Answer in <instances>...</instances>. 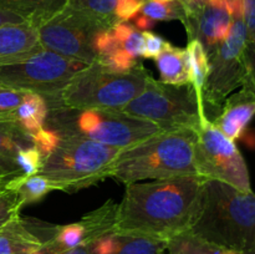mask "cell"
<instances>
[{
    "instance_id": "1",
    "label": "cell",
    "mask_w": 255,
    "mask_h": 254,
    "mask_svg": "<svg viewBox=\"0 0 255 254\" xmlns=\"http://www.w3.org/2000/svg\"><path fill=\"white\" fill-rule=\"evenodd\" d=\"M199 174L154 179L126 186L117 203L115 232L168 239L192 228L201 207L204 183Z\"/></svg>"
},
{
    "instance_id": "2",
    "label": "cell",
    "mask_w": 255,
    "mask_h": 254,
    "mask_svg": "<svg viewBox=\"0 0 255 254\" xmlns=\"http://www.w3.org/2000/svg\"><path fill=\"white\" fill-rule=\"evenodd\" d=\"M196 136V131L191 128L163 129L121 149L112 162L109 178L127 186L143 179L197 174L194 167Z\"/></svg>"
},
{
    "instance_id": "3",
    "label": "cell",
    "mask_w": 255,
    "mask_h": 254,
    "mask_svg": "<svg viewBox=\"0 0 255 254\" xmlns=\"http://www.w3.org/2000/svg\"><path fill=\"white\" fill-rule=\"evenodd\" d=\"M192 233L224 248H255V193L207 179Z\"/></svg>"
},
{
    "instance_id": "4",
    "label": "cell",
    "mask_w": 255,
    "mask_h": 254,
    "mask_svg": "<svg viewBox=\"0 0 255 254\" xmlns=\"http://www.w3.org/2000/svg\"><path fill=\"white\" fill-rule=\"evenodd\" d=\"M121 149L75 134H61L56 146L42 156L37 174L54 191L76 193L109 178L110 168Z\"/></svg>"
},
{
    "instance_id": "5",
    "label": "cell",
    "mask_w": 255,
    "mask_h": 254,
    "mask_svg": "<svg viewBox=\"0 0 255 254\" xmlns=\"http://www.w3.org/2000/svg\"><path fill=\"white\" fill-rule=\"evenodd\" d=\"M45 127L60 134L81 136L117 149L133 146L164 129L121 110H71L64 106L50 109Z\"/></svg>"
},
{
    "instance_id": "6",
    "label": "cell",
    "mask_w": 255,
    "mask_h": 254,
    "mask_svg": "<svg viewBox=\"0 0 255 254\" xmlns=\"http://www.w3.org/2000/svg\"><path fill=\"white\" fill-rule=\"evenodd\" d=\"M149 77L141 62L129 71L117 72L95 61L67 82L60 104L71 110H122L143 91Z\"/></svg>"
},
{
    "instance_id": "7",
    "label": "cell",
    "mask_w": 255,
    "mask_h": 254,
    "mask_svg": "<svg viewBox=\"0 0 255 254\" xmlns=\"http://www.w3.org/2000/svg\"><path fill=\"white\" fill-rule=\"evenodd\" d=\"M232 12L228 36L209 55V71L203 90L204 111L208 121L219 114L228 95L243 86L248 75L246 59L247 27L243 0H226Z\"/></svg>"
},
{
    "instance_id": "8",
    "label": "cell",
    "mask_w": 255,
    "mask_h": 254,
    "mask_svg": "<svg viewBox=\"0 0 255 254\" xmlns=\"http://www.w3.org/2000/svg\"><path fill=\"white\" fill-rule=\"evenodd\" d=\"M121 111L153 122L164 129L198 131L208 122L191 84L169 85L153 77H149L143 91Z\"/></svg>"
},
{
    "instance_id": "9",
    "label": "cell",
    "mask_w": 255,
    "mask_h": 254,
    "mask_svg": "<svg viewBox=\"0 0 255 254\" xmlns=\"http://www.w3.org/2000/svg\"><path fill=\"white\" fill-rule=\"evenodd\" d=\"M86 62L41 49L26 59L0 65V84L44 97L49 109L60 107V95Z\"/></svg>"
},
{
    "instance_id": "10",
    "label": "cell",
    "mask_w": 255,
    "mask_h": 254,
    "mask_svg": "<svg viewBox=\"0 0 255 254\" xmlns=\"http://www.w3.org/2000/svg\"><path fill=\"white\" fill-rule=\"evenodd\" d=\"M194 167L204 179L221 181L242 192H252L248 167L243 154L211 121L196 131Z\"/></svg>"
},
{
    "instance_id": "11",
    "label": "cell",
    "mask_w": 255,
    "mask_h": 254,
    "mask_svg": "<svg viewBox=\"0 0 255 254\" xmlns=\"http://www.w3.org/2000/svg\"><path fill=\"white\" fill-rule=\"evenodd\" d=\"M36 30L42 49L69 59L92 64L97 57L95 47L97 35L109 29H105L99 22L65 6Z\"/></svg>"
},
{
    "instance_id": "12",
    "label": "cell",
    "mask_w": 255,
    "mask_h": 254,
    "mask_svg": "<svg viewBox=\"0 0 255 254\" xmlns=\"http://www.w3.org/2000/svg\"><path fill=\"white\" fill-rule=\"evenodd\" d=\"M182 24L189 40H198L209 56L228 36L232 12L226 0H214L186 11Z\"/></svg>"
},
{
    "instance_id": "13",
    "label": "cell",
    "mask_w": 255,
    "mask_h": 254,
    "mask_svg": "<svg viewBox=\"0 0 255 254\" xmlns=\"http://www.w3.org/2000/svg\"><path fill=\"white\" fill-rule=\"evenodd\" d=\"M255 115V90L243 85L241 91L227 97L216 119L211 121L229 139L243 136L246 127Z\"/></svg>"
},
{
    "instance_id": "14",
    "label": "cell",
    "mask_w": 255,
    "mask_h": 254,
    "mask_svg": "<svg viewBox=\"0 0 255 254\" xmlns=\"http://www.w3.org/2000/svg\"><path fill=\"white\" fill-rule=\"evenodd\" d=\"M87 246L91 254H164L167 241L127 232H112Z\"/></svg>"
},
{
    "instance_id": "15",
    "label": "cell",
    "mask_w": 255,
    "mask_h": 254,
    "mask_svg": "<svg viewBox=\"0 0 255 254\" xmlns=\"http://www.w3.org/2000/svg\"><path fill=\"white\" fill-rule=\"evenodd\" d=\"M41 49L37 30L27 22L0 26V65L26 59Z\"/></svg>"
},
{
    "instance_id": "16",
    "label": "cell",
    "mask_w": 255,
    "mask_h": 254,
    "mask_svg": "<svg viewBox=\"0 0 255 254\" xmlns=\"http://www.w3.org/2000/svg\"><path fill=\"white\" fill-rule=\"evenodd\" d=\"M42 246L41 239L21 217L0 228V254H32Z\"/></svg>"
},
{
    "instance_id": "17",
    "label": "cell",
    "mask_w": 255,
    "mask_h": 254,
    "mask_svg": "<svg viewBox=\"0 0 255 254\" xmlns=\"http://www.w3.org/2000/svg\"><path fill=\"white\" fill-rule=\"evenodd\" d=\"M67 0H0V9L21 17L35 29L61 11Z\"/></svg>"
},
{
    "instance_id": "18",
    "label": "cell",
    "mask_w": 255,
    "mask_h": 254,
    "mask_svg": "<svg viewBox=\"0 0 255 254\" xmlns=\"http://www.w3.org/2000/svg\"><path fill=\"white\" fill-rule=\"evenodd\" d=\"M159 81L169 85H184L189 82V66L187 50L167 44L163 51L156 57Z\"/></svg>"
},
{
    "instance_id": "19",
    "label": "cell",
    "mask_w": 255,
    "mask_h": 254,
    "mask_svg": "<svg viewBox=\"0 0 255 254\" xmlns=\"http://www.w3.org/2000/svg\"><path fill=\"white\" fill-rule=\"evenodd\" d=\"M49 104L42 96L26 92L25 99L12 116V121L19 124L30 134L44 128L49 116Z\"/></svg>"
},
{
    "instance_id": "20",
    "label": "cell",
    "mask_w": 255,
    "mask_h": 254,
    "mask_svg": "<svg viewBox=\"0 0 255 254\" xmlns=\"http://www.w3.org/2000/svg\"><path fill=\"white\" fill-rule=\"evenodd\" d=\"M164 254H242V252L211 243L187 231L167 241Z\"/></svg>"
},
{
    "instance_id": "21",
    "label": "cell",
    "mask_w": 255,
    "mask_h": 254,
    "mask_svg": "<svg viewBox=\"0 0 255 254\" xmlns=\"http://www.w3.org/2000/svg\"><path fill=\"white\" fill-rule=\"evenodd\" d=\"M116 209L117 203L107 201L104 206L90 212L81 219V223L84 224L85 232H86V238H85L86 246L99 239L100 237L115 232Z\"/></svg>"
},
{
    "instance_id": "22",
    "label": "cell",
    "mask_w": 255,
    "mask_h": 254,
    "mask_svg": "<svg viewBox=\"0 0 255 254\" xmlns=\"http://www.w3.org/2000/svg\"><path fill=\"white\" fill-rule=\"evenodd\" d=\"M186 50L187 55H188L189 82L193 86L197 95V99H198L199 104H201L202 109L204 111L203 90L209 71L208 55H207L203 45L198 40H189ZM204 114H206V111H204Z\"/></svg>"
},
{
    "instance_id": "23",
    "label": "cell",
    "mask_w": 255,
    "mask_h": 254,
    "mask_svg": "<svg viewBox=\"0 0 255 254\" xmlns=\"http://www.w3.org/2000/svg\"><path fill=\"white\" fill-rule=\"evenodd\" d=\"M35 146L34 138L19 124L0 121V157L14 161L16 154L25 148ZM15 162V161H14Z\"/></svg>"
},
{
    "instance_id": "24",
    "label": "cell",
    "mask_w": 255,
    "mask_h": 254,
    "mask_svg": "<svg viewBox=\"0 0 255 254\" xmlns=\"http://www.w3.org/2000/svg\"><path fill=\"white\" fill-rule=\"evenodd\" d=\"M117 2L119 0H67L66 6L99 22L105 29H111L119 22Z\"/></svg>"
},
{
    "instance_id": "25",
    "label": "cell",
    "mask_w": 255,
    "mask_h": 254,
    "mask_svg": "<svg viewBox=\"0 0 255 254\" xmlns=\"http://www.w3.org/2000/svg\"><path fill=\"white\" fill-rule=\"evenodd\" d=\"M7 187H9V189H12L19 194L24 206L40 201L49 192L54 191V187L51 186V183L37 173L31 174V176L21 174V176L11 179L7 183Z\"/></svg>"
},
{
    "instance_id": "26",
    "label": "cell",
    "mask_w": 255,
    "mask_h": 254,
    "mask_svg": "<svg viewBox=\"0 0 255 254\" xmlns=\"http://www.w3.org/2000/svg\"><path fill=\"white\" fill-rule=\"evenodd\" d=\"M86 232L81 221L67 226L55 227L51 238L45 242L42 248L50 252H62L67 249L76 248L85 244Z\"/></svg>"
},
{
    "instance_id": "27",
    "label": "cell",
    "mask_w": 255,
    "mask_h": 254,
    "mask_svg": "<svg viewBox=\"0 0 255 254\" xmlns=\"http://www.w3.org/2000/svg\"><path fill=\"white\" fill-rule=\"evenodd\" d=\"M139 15L147 17L152 22L168 21V20H179L182 22L186 17V9L179 0H169V1L147 0L139 11Z\"/></svg>"
},
{
    "instance_id": "28",
    "label": "cell",
    "mask_w": 255,
    "mask_h": 254,
    "mask_svg": "<svg viewBox=\"0 0 255 254\" xmlns=\"http://www.w3.org/2000/svg\"><path fill=\"white\" fill-rule=\"evenodd\" d=\"M244 21L247 27L246 59L248 75L244 84L255 90V0H243Z\"/></svg>"
},
{
    "instance_id": "29",
    "label": "cell",
    "mask_w": 255,
    "mask_h": 254,
    "mask_svg": "<svg viewBox=\"0 0 255 254\" xmlns=\"http://www.w3.org/2000/svg\"><path fill=\"white\" fill-rule=\"evenodd\" d=\"M25 95L26 91L0 84V121H12V116L25 99Z\"/></svg>"
},
{
    "instance_id": "30",
    "label": "cell",
    "mask_w": 255,
    "mask_h": 254,
    "mask_svg": "<svg viewBox=\"0 0 255 254\" xmlns=\"http://www.w3.org/2000/svg\"><path fill=\"white\" fill-rule=\"evenodd\" d=\"M22 207V199L12 189H7L6 192L0 194V228L9 222L19 218Z\"/></svg>"
},
{
    "instance_id": "31",
    "label": "cell",
    "mask_w": 255,
    "mask_h": 254,
    "mask_svg": "<svg viewBox=\"0 0 255 254\" xmlns=\"http://www.w3.org/2000/svg\"><path fill=\"white\" fill-rule=\"evenodd\" d=\"M15 163L25 176L36 174L41 167L42 153L36 147H30L20 151L15 157Z\"/></svg>"
},
{
    "instance_id": "32",
    "label": "cell",
    "mask_w": 255,
    "mask_h": 254,
    "mask_svg": "<svg viewBox=\"0 0 255 254\" xmlns=\"http://www.w3.org/2000/svg\"><path fill=\"white\" fill-rule=\"evenodd\" d=\"M147 0H119L116 7V19L119 22H128L141 11Z\"/></svg>"
},
{
    "instance_id": "33",
    "label": "cell",
    "mask_w": 255,
    "mask_h": 254,
    "mask_svg": "<svg viewBox=\"0 0 255 254\" xmlns=\"http://www.w3.org/2000/svg\"><path fill=\"white\" fill-rule=\"evenodd\" d=\"M144 37V47H143V59H156L159 54L164 50L167 46L168 41L161 37L159 35L154 34V32L144 30L143 31Z\"/></svg>"
},
{
    "instance_id": "34",
    "label": "cell",
    "mask_w": 255,
    "mask_h": 254,
    "mask_svg": "<svg viewBox=\"0 0 255 254\" xmlns=\"http://www.w3.org/2000/svg\"><path fill=\"white\" fill-rule=\"evenodd\" d=\"M19 174H22V172L20 171L14 161L0 157V177L19 176Z\"/></svg>"
},
{
    "instance_id": "35",
    "label": "cell",
    "mask_w": 255,
    "mask_h": 254,
    "mask_svg": "<svg viewBox=\"0 0 255 254\" xmlns=\"http://www.w3.org/2000/svg\"><path fill=\"white\" fill-rule=\"evenodd\" d=\"M20 22L25 21L21 17L17 16V15L12 14V12L10 11H6V10L4 9H0V26L6 24H20Z\"/></svg>"
},
{
    "instance_id": "36",
    "label": "cell",
    "mask_w": 255,
    "mask_h": 254,
    "mask_svg": "<svg viewBox=\"0 0 255 254\" xmlns=\"http://www.w3.org/2000/svg\"><path fill=\"white\" fill-rule=\"evenodd\" d=\"M40 251H41L42 254H91L89 251V246H86V244H82V246L76 247V248H71L62 252H50L44 248H41Z\"/></svg>"
},
{
    "instance_id": "37",
    "label": "cell",
    "mask_w": 255,
    "mask_h": 254,
    "mask_svg": "<svg viewBox=\"0 0 255 254\" xmlns=\"http://www.w3.org/2000/svg\"><path fill=\"white\" fill-rule=\"evenodd\" d=\"M211 1H214V0H191V1L184 6V9H186V11H188V10L199 6V5L207 4V2H211Z\"/></svg>"
},
{
    "instance_id": "38",
    "label": "cell",
    "mask_w": 255,
    "mask_h": 254,
    "mask_svg": "<svg viewBox=\"0 0 255 254\" xmlns=\"http://www.w3.org/2000/svg\"><path fill=\"white\" fill-rule=\"evenodd\" d=\"M242 254H255V248H251V249H247V251L242 252Z\"/></svg>"
},
{
    "instance_id": "39",
    "label": "cell",
    "mask_w": 255,
    "mask_h": 254,
    "mask_svg": "<svg viewBox=\"0 0 255 254\" xmlns=\"http://www.w3.org/2000/svg\"><path fill=\"white\" fill-rule=\"evenodd\" d=\"M32 254H42V253H41V251H39V252H35V253H32Z\"/></svg>"
}]
</instances>
